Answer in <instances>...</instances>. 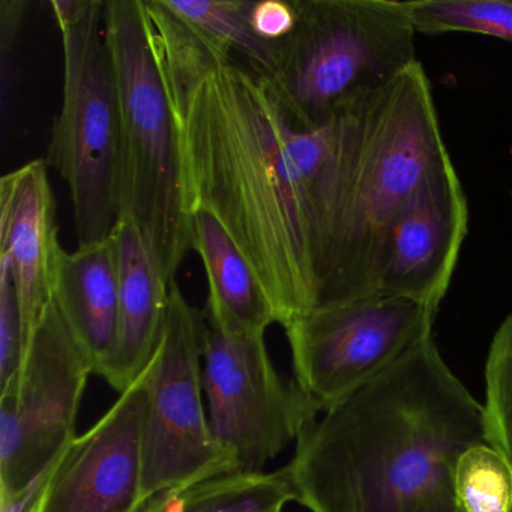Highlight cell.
<instances>
[{"mask_svg":"<svg viewBox=\"0 0 512 512\" xmlns=\"http://www.w3.org/2000/svg\"><path fill=\"white\" fill-rule=\"evenodd\" d=\"M89 4H91V0H52L50 7H52L59 31H65V29L76 25L85 16Z\"/></svg>","mask_w":512,"mask_h":512,"instance_id":"27","label":"cell"},{"mask_svg":"<svg viewBox=\"0 0 512 512\" xmlns=\"http://www.w3.org/2000/svg\"><path fill=\"white\" fill-rule=\"evenodd\" d=\"M176 491H167V493L158 494L157 497L148 502V505L145 506L142 512H164L166 511L167 505H169L170 500H172L173 494Z\"/></svg>","mask_w":512,"mask_h":512,"instance_id":"28","label":"cell"},{"mask_svg":"<svg viewBox=\"0 0 512 512\" xmlns=\"http://www.w3.org/2000/svg\"><path fill=\"white\" fill-rule=\"evenodd\" d=\"M53 301L68 329L100 376L118 337L119 259L115 233L74 253L62 248Z\"/></svg>","mask_w":512,"mask_h":512,"instance_id":"15","label":"cell"},{"mask_svg":"<svg viewBox=\"0 0 512 512\" xmlns=\"http://www.w3.org/2000/svg\"><path fill=\"white\" fill-rule=\"evenodd\" d=\"M317 415L283 467L311 512H418L452 497L460 455L487 442L484 407L433 337Z\"/></svg>","mask_w":512,"mask_h":512,"instance_id":"2","label":"cell"},{"mask_svg":"<svg viewBox=\"0 0 512 512\" xmlns=\"http://www.w3.org/2000/svg\"><path fill=\"white\" fill-rule=\"evenodd\" d=\"M484 377L487 443L512 466V311L491 340Z\"/></svg>","mask_w":512,"mask_h":512,"instance_id":"22","label":"cell"},{"mask_svg":"<svg viewBox=\"0 0 512 512\" xmlns=\"http://www.w3.org/2000/svg\"><path fill=\"white\" fill-rule=\"evenodd\" d=\"M449 158L419 61L353 106L320 253L316 308L379 296L398 215Z\"/></svg>","mask_w":512,"mask_h":512,"instance_id":"3","label":"cell"},{"mask_svg":"<svg viewBox=\"0 0 512 512\" xmlns=\"http://www.w3.org/2000/svg\"><path fill=\"white\" fill-rule=\"evenodd\" d=\"M452 496L461 512H511V464L487 442L470 446L455 464Z\"/></svg>","mask_w":512,"mask_h":512,"instance_id":"21","label":"cell"},{"mask_svg":"<svg viewBox=\"0 0 512 512\" xmlns=\"http://www.w3.org/2000/svg\"><path fill=\"white\" fill-rule=\"evenodd\" d=\"M146 368L85 434L59 454L34 512H142Z\"/></svg>","mask_w":512,"mask_h":512,"instance_id":"11","label":"cell"},{"mask_svg":"<svg viewBox=\"0 0 512 512\" xmlns=\"http://www.w3.org/2000/svg\"><path fill=\"white\" fill-rule=\"evenodd\" d=\"M298 23L278 43L268 77L299 127H322L347 104L380 91L416 59L401 0H293Z\"/></svg>","mask_w":512,"mask_h":512,"instance_id":"5","label":"cell"},{"mask_svg":"<svg viewBox=\"0 0 512 512\" xmlns=\"http://www.w3.org/2000/svg\"><path fill=\"white\" fill-rule=\"evenodd\" d=\"M295 502L286 470L233 472L176 491L164 512H283Z\"/></svg>","mask_w":512,"mask_h":512,"instance_id":"18","label":"cell"},{"mask_svg":"<svg viewBox=\"0 0 512 512\" xmlns=\"http://www.w3.org/2000/svg\"><path fill=\"white\" fill-rule=\"evenodd\" d=\"M250 23L257 37L266 43H283L295 31L298 23L295 2L290 0H260L253 2Z\"/></svg>","mask_w":512,"mask_h":512,"instance_id":"25","label":"cell"},{"mask_svg":"<svg viewBox=\"0 0 512 512\" xmlns=\"http://www.w3.org/2000/svg\"><path fill=\"white\" fill-rule=\"evenodd\" d=\"M469 206L451 158L437 167L398 215L379 296L439 313L467 235Z\"/></svg>","mask_w":512,"mask_h":512,"instance_id":"12","label":"cell"},{"mask_svg":"<svg viewBox=\"0 0 512 512\" xmlns=\"http://www.w3.org/2000/svg\"><path fill=\"white\" fill-rule=\"evenodd\" d=\"M206 325L205 314L173 283L160 343L146 367L142 427L146 503L158 494L238 472L235 457L215 439L205 410Z\"/></svg>","mask_w":512,"mask_h":512,"instance_id":"7","label":"cell"},{"mask_svg":"<svg viewBox=\"0 0 512 512\" xmlns=\"http://www.w3.org/2000/svg\"><path fill=\"white\" fill-rule=\"evenodd\" d=\"M103 22L121 107L119 217L136 224L172 286L193 250L178 124L152 55L143 0H106Z\"/></svg>","mask_w":512,"mask_h":512,"instance_id":"4","label":"cell"},{"mask_svg":"<svg viewBox=\"0 0 512 512\" xmlns=\"http://www.w3.org/2000/svg\"><path fill=\"white\" fill-rule=\"evenodd\" d=\"M511 512H512V509H511Z\"/></svg>","mask_w":512,"mask_h":512,"instance_id":"30","label":"cell"},{"mask_svg":"<svg viewBox=\"0 0 512 512\" xmlns=\"http://www.w3.org/2000/svg\"><path fill=\"white\" fill-rule=\"evenodd\" d=\"M104 4L91 0L85 16L61 32L64 101L47 154L70 190L79 247L110 238L119 220L121 107Z\"/></svg>","mask_w":512,"mask_h":512,"instance_id":"6","label":"cell"},{"mask_svg":"<svg viewBox=\"0 0 512 512\" xmlns=\"http://www.w3.org/2000/svg\"><path fill=\"white\" fill-rule=\"evenodd\" d=\"M437 311L407 299L320 307L284 326L299 388L322 413L433 337Z\"/></svg>","mask_w":512,"mask_h":512,"instance_id":"8","label":"cell"},{"mask_svg":"<svg viewBox=\"0 0 512 512\" xmlns=\"http://www.w3.org/2000/svg\"><path fill=\"white\" fill-rule=\"evenodd\" d=\"M191 244L209 284L206 320L233 335H266L278 323L274 305L238 245L206 211L190 215Z\"/></svg>","mask_w":512,"mask_h":512,"instance_id":"16","label":"cell"},{"mask_svg":"<svg viewBox=\"0 0 512 512\" xmlns=\"http://www.w3.org/2000/svg\"><path fill=\"white\" fill-rule=\"evenodd\" d=\"M113 233L119 259L118 337L100 377L122 394L145 371L157 350L170 286L130 218L119 217Z\"/></svg>","mask_w":512,"mask_h":512,"instance_id":"14","label":"cell"},{"mask_svg":"<svg viewBox=\"0 0 512 512\" xmlns=\"http://www.w3.org/2000/svg\"><path fill=\"white\" fill-rule=\"evenodd\" d=\"M338 112L322 127H299L268 77L232 62L199 86L178 128L185 214L206 211L220 221L283 328L319 302Z\"/></svg>","mask_w":512,"mask_h":512,"instance_id":"1","label":"cell"},{"mask_svg":"<svg viewBox=\"0 0 512 512\" xmlns=\"http://www.w3.org/2000/svg\"><path fill=\"white\" fill-rule=\"evenodd\" d=\"M59 457V455H58ZM58 457L47 464L40 473L34 476L28 484L16 491H0V512H34L41 494L46 490L53 472H55Z\"/></svg>","mask_w":512,"mask_h":512,"instance_id":"26","label":"cell"},{"mask_svg":"<svg viewBox=\"0 0 512 512\" xmlns=\"http://www.w3.org/2000/svg\"><path fill=\"white\" fill-rule=\"evenodd\" d=\"M61 251L49 166L34 160L0 179V268L16 286L26 350L53 301Z\"/></svg>","mask_w":512,"mask_h":512,"instance_id":"13","label":"cell"},{"mask_svg":"<svg viewBox=\"0 0 512 512\" xmlns=\"http://www.w3.org/2000/svg\"><path fill=\"white\" fill-rule=\"evenodd\" d=\"M26 346L16 286L0 268V394L10 391L22 370Z\"/></svg>","mask_w":512,"mask_h":512,"instance_id":"23","label":"cell"},{"mask_svg":"<svg viewBox=\"0 0 512 512\" xmlns=\"http://www.w3.org/2000/svg\"><path fill=\"white\" fill-rule=\"evenodd\" d=\"M418 512H461L458 506L455 505L454 496L446 497V499L437 500V502L430 503V505L422 508Z\"/></svg>","mask_w":512,"mask_h":512,"instance_id":"29","label":"cell"},{"mask_svg":"<svg viewBox=\"0 0 512 512\" xmlns=\"http://www.w3.org/2000/svg\"><path fill=\"white\" fill-rule=\"evenodd\" d=\"M203 388L212 433L235 457L238 472H265L319 413L295 379L278 373L265 335L227 334L211 323L203 344Z\"/></svg>","mask_w":512,"mask_h":512,"instance_id":"9","label":"cell"},{"mask_svg":"<svg viewBox=\"0 0 512 512\" xmlns=\"http://www.w3.org/2000/svg\"><path fill=\"white\" fill-rule=\"evenodd\" d=\"M28 2L23 0H2L0 2V97H2V121L13 104L17 86L16 50L23 28Z\"/></svg>","mask_w":512,"mask_h":512,"instance_id":"24","label":"cell"},{"mask_svg":"<svg viewBox=\"0 0 512 512\" xmlns=\"http://www.w3.org/2000/svg\"><path fill=\"white\" fill-rule=\"evenodd\" d=\"M91 362L55 301L35 328L22 370L0 394V491H16L52 463L76 434Z\"/></svg>","mask_w":512,"mask_h":512,"instance_id":"10","label":"cell"},{"mask_svg":"<svg viewBox=\"0 0 512 512\" xmlns=\"http://www.w3.org/2000/svg\"><path fill=\"white\" fill-rule=\"evenodd\" d=\"M403 7L416 35L466 32L512 43V0H410Z\"/></svg>","mask_w":512,"mask_h":512,"instance_id":"20","label":"cell"},{"mask_svg":"<svg viewBox=\"0 0 512 512\" xmlns=\"http://www.w3.org/2000/svg\"><path fill=\"white\" fill-rule=\"evenodd\" d=\"M143 7L152 55L179 128L199 86L232 64V52L179 16L167 0H143Z\"/></svg>","mask_w":512,"mask_h":512,"instance_id":"17","label":"cell"},{"mask_svg":"<svg viewBox=\"0 0 512 512\" xmlns=\"http://www.w3.org/2000/svg\"><path fill=\"white\" fill-rule=\"evenodd\" d=\"M167 4L230 52L245 56L257 73L265 77L274 73L278 44L266 43L251 28V0H167Z\"/></svg>","mask_w":512,"mask_h":512,"instance_id":"19","label":"cell"}]
</instances>
